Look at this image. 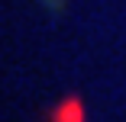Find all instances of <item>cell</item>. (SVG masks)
<instances>
[{
	"label": "cell",
	"mask_w": 126,
	"mask_h": 122,
	"mask_svg": "<svg viewBox=\"0 0 126 122\" xmlns=\"http://www.w3.org/2000/svg\"><path fill=\"white\" fill-rule=\"evenodd\" d=\"M55 122H81V106H78V100H68L65 106H58Z\"/></svg>",
	"instance_id": "1"
}]
</instances>
